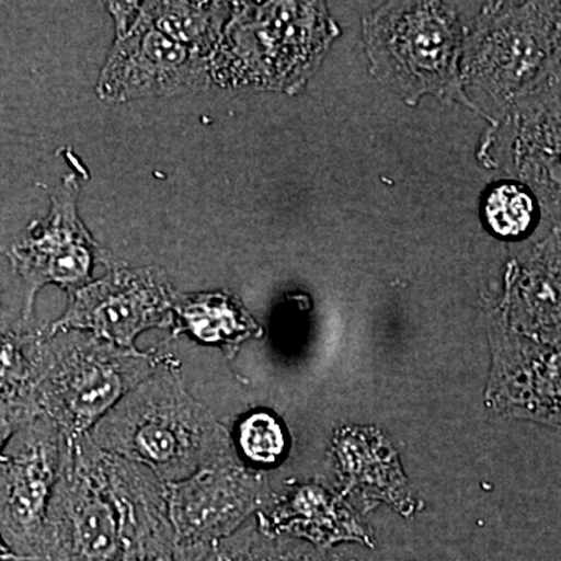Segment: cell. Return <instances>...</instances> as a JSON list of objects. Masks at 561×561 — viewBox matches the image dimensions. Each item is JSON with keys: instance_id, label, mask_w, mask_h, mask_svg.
Returning <instances> with one entry per match:
<instances>
[{"instance_id": "obj_1", "label": "cell", "mask_w": 561, "mask_h": 561, "mask_svg": "<svg viewBox=\"0 0 561 561\" xmlns=\"http://www.w3.org/2000/svg\"><path fill=\"white\" fill-rule=\"evenodd\" d=\"M88 435L101 451L142 465L165 483L224 463L228 451L219 424L184 387L175 356L128 391Z\"/></svg>"}, {"instance_id": "obj_2", "label": "cell", "mask_w": 561, "mask_h": 561, "mask_svg": "<svg viewBox=\"0 0 561 561\" xmlns=\"http://www.w3.org/2000/svg\"><path fill=\"white\" fill-rule=\"evenodd\" d=\"M172 357L160 348H121L90 332L39 328L32 402L66 438L81 437Z\"/></svg>"}, {"instance_id": "obj_3", "label": "cell", "mask_w": 561, "mask_h": 561, "mask_svg": "<svg viewBox=\"0 0 561 561\" xmlns=\"http://www.w3.org/2000/svg\"><path fill=\"white\" fill-rule=\"evenodd\" d=\"M121 513L102 470V451L90 435L66 438L60 476L47 515V561H122Z\"/></svg>"}, {"instance_id": "obj_4", "label": "cell", "mask_w": 561, "mask_h": 561, "mask_svg": "<svg viewBox=\"0 0 561 561\" xmlns=\"http://www.w3.org/2000/svg\"><path fill=\"white\" fill-rule=\"evenodd\" d=\"M65 442L60 427L39 413L14 434L0 454V535L28 561L43 556Z\"/></svg>"}, {"instance_id": "obj_5", "label": "cell", "mask_w": 561, "mask_h": 561, "mask_svg": "<svg viewBox=\"0 0 561 561\" xmlns=\"http://www.w3.org/2000/svg\"><path fill=\"white\" fill-rule=\"evenodd\" d=\"M79 181L66 176L51 197L46 219L35 221L20 241L5 250L13 271L25 284V302L22 324H27L36 294L47 284H55L68 294L92 283L98 265L110 271L117 261L92 239L77 213Z\"/></svg>"}, {"instance_id": "obj_6", "label": "cell", "mask_w": 561, "mask_h": 561, "mask_svg": "<svg viewBox=\"0 0 561 561\" xmlns=\"http://www.w3.org/2000/svg\"><path fill=\"white\" fill-rule=\"evenodd\" d=\"M175 290L158 267L117 262L102 279L69 295V306L47 330L83 331L121 348H136L142 332L172 327Z\"/></svg>"}, {"instance_id": "obj_7", "label": "cell", "mask_w": 561, "mask_h": 561, "mask_svg": "<svg viewBox=\"0 0 561 561\" xmlns=\"http://www.w3.org/2000/svg\"><path fill=\"white\" fill-rule=\"evenodd\" d=\"M205 79L202 55L162 35L139 10L131 27L117 36L110 51L99 77L98 94L106 102L162 98L195 90Z\"/></svg>"}, {"instance_id": "obj_8", "label": "cell", "mask_w": 561, "mask_h": 561, "mask_svg": "<svg viewBox=\"0 0 561 561\" xmlns=\"http://www.w3.org/2000/svg\"><path fill=\"white\" fill-rule=\"evenodd\" d=\"M254 500L253 481L224 463L168 483L169 518L176 548L210 545L227 537L249 515Z\"/></svg>"}, {"instance_id": "obj_9", "label": "cell", "mask_w": 561, "mask_h": 561, "mask_svg": "<svg viewBox=\"0 0 561 561\" xmlns=\"http://www.w3.org/2000/svg\"><path fill=\"white\" fill-rule=\"evenodd\" d=\"M172 334L191 335L205 345H217L232 356L247 339L260 334L241 302L228 294L181 295L172 305Z\"/></svg>"}, {"instance_id": "obj_10", "label": "cell", "mask_w": 561, "mask_h": 561, "mask_svg": "<svg viewBox=\"0 0 561 561\" xmlns=\"http://www.w3.org/2000/svg\"><path fill=\"white\" fill-rule=\"evenodd\" d=\"M151 24L175 43L202 55L213 47L220 28L219 3L202 2H142Z\"/></svg>"}, {"instance_id": "obj_11", "label": "cell", "mask_w": 561, "mask_h": 561, "mask_svg": "<svg viewBox=\"0 0 561 561\" xmlns=\"http://www.w3.org/2000/svg\"><path fill=\"white\" fill-rule=\"evenodd\" d=\"M236 442L243 459L254 467L278 463L287 448L283 424L271 412L256 411L243 416L236 427Z\"/></svg>"}, {"instance_id": "obj_12", "label": "cell", "mask_w": 561, "mask_h": 561, "mask_svg": "<svg viewBox=\"0 0 561 561\" xmlns=\"http://www.w3.org/2000/svg\"><path fill=\"white\" fill-rule=\"evenodd\" d=\"M490 227L502 238H518L529 228L534 202L518 186L504 184L491 192L485 206Z\"/></svg>"}, {"instance_id": "obj_13", "label": "cell", "mask_w": 561, "mask_h": 561, "mask_svg": "<svg viewBox=\"0 0 561 561\" xmlns=\"http://www.w3.org/2000/svg\"><path fill=\"white\" fill-rule=\"evenodd\" d=\"M36 415H39V413L24 408V405L0 401V454L9 445L14 434Z\"/></svg>"}, {"instance_id": "obj_14", "label": "cell", "mask_w": 561, "mask_h": 561, "mask_svg": "<svg viewBox=\"0 0 561 561\" xmlns=\"http://www.w3.org/2000/svg\"><path fill=\"white\" fill-rule=\"evenodd\" d=\"M108 9L116 21L117 36L124 35L131 27L133 22L138 18L139 2H111Z\"/></svg>"}, {"instance_id": "obj_15", "label": "cell", "mask_w": 561, "mask_h": 561, "mask_svg": "<svg viewBox=\"0 0 561 561\" xmlns=\"http://www.w3.org/2000/svg\"><path fill=\"white\" fill-rule=\"evenodd\" d=\"M0 561H28L25 560L24 557L18 556L13 549L7 545V541L3 540L2 535H0Z\"/></svg>"}, {"instance_id": "obj_16", "label": "cell", "mask_w": 561, "mask_h": 561, "mask_svg": "<svg viewBox=\"0 0 561 561\" xmlns=\"http://www.w3.org/2000/svg\"><path fill=\"white\" fill-rule=\"evenodd\" d=\"M7 317L5 306H3L2 294H0V319Z\"/></svg>"}, {"instance_id": "obj_17", "label": "cell", "mask_w": 561, "mask_h": 561, "mask_svg": "<svg viewBox=\"0 0 561 561\" xmlns=\"http://www.w3.org/2000/svg\"><path fill=\"white\" fill-rule=\"evenodd\" d=\"M31 561H47V560L36 559V560H31Z\"/></svg>"}, {"instance_id": "obj_18", "label": "cell", "mask_w": 561, "mask_h": 561, "mask_svg": "<svg viewBox=\"0 0 561 561\" xmlns=\"http://www.w3.org/2000/svg\"><path fill=\"white\" fill-rule=\"evenodd\" d=\"M260 561H265V559H264V560H260ZM268 561H278V560H275V559H271V560H268Z\"/></svg>"}]
</instances>
